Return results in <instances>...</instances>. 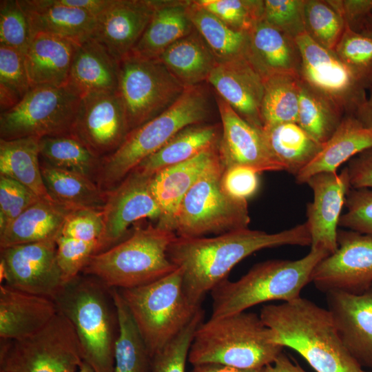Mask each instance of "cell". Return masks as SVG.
Listing matches in <instances>:
<instances>
[{
    "mask_svg": "<svg viewBox=\"0 0 372 372\" xmlns=\"http://www.w3.org/2000/svg\"><path fill=\"white\" fill-rule=\"evenodd\" d=\"M97 253V242H86L60 235L56 240V258L67 285L79 276L90 258Z\"/></svg>",
    "mask_w": 372,
    "mask_h": 372,
    "instance_id": "681fc988",
    "label": "cell"
},
{
    "mask_svg": "<svg viewBox=\"0 0 372 372\" xmlns=\"http://www.w3.org/2000/svg\"><path fill=\"white\" fill-rule=\"evenodd\" d=\"M218 147L163 168L152 176L151 191L161 211L158 227L175 232L176 217L181 201L206 168L219 156Z\"/></svg>",
    "mask_w": 372,
    "mask_h": 372,
    "instance_id": "603a6c76",
    "label": "cell"
},
{
    "mask_svg": "<svg viewBox=\"0 0 372 372\" xmlns=\"http://www.w3.org/2000/svg\"><path fill=\"white\" fill-rule=\"evenodd\" d=\"M32 38V29L19 0L0 1V45L25 53Z\"/></svg>",
    "mask_w": 372,
    "mask_h": 372,
    "instance_id": "7dc6e473",
    "label": "cell"
},
{
    "mask_svg": "<svg viewBox=\"0 0 372 372\" xmlns=\"http://www.w3.org/2000/svg\"><path fill=\"white\" fill-rule=\"evenodd\" d=\"M83 362L76 331L58 313L36 334L22 340H1L0 371L6 372L76 371Z\"/></svg>",
    "mask_w": 372,
    "mask_h": 372,
    "instance_id": "8fae6325",
    "label": "cell"
},
{
    "mask_svg": "<svg viewBox=\"0 0 372 372\" xmlns=\"http://www.w3.org/2000/svg\"><path fill=\"white\" fill-rule=\"evenodd\" d=\"M78 45L54 34H34L23 54L31 87L41 85H66Z\"/></svg>",
    "mask_w": 372,
    "mask_h": 372,
    "instance_id": "484cf974",
    "label": "cell"
},
{
    "mask_svg": "<svg viewBox=\"0 0 372 372\" xmlns=\"http://www.w3.org/2000/svg\"><path fill=\"white\" fill-rule=\"evenodd\" d=\"M39 151L40 159L48 164L82 174L96 182L102 158L72 133L40 138Z\"/></svg>",
    "mask_w": 372,
    "mask_h": 372,
    "instance_id": "f35d334b",
    "label": "cell"
},
{
    "mask_svg": "<svg viewBox=\"0 0 372 372\" xmlns=\"http://www.w3.org/2000/svg\"><path fill=\"white\" fill-rule=\"evenodd\" d=\"M81 96L68 85L32 87L0 114V139L41 138L71 134Z\"/></svg>",
    "mask_w": 372,
    "mask_h": 372,
    "instance_id": "30bf717a",
    "label": "cell"
},
{
    "mask_svg": "<svg viewBox=\"0 0 372 372\" xmlns=\"http://www.w3.org/2000/svg\"><path fill=\"white\" fill-rule=\"evenodd\" d=\"M109 291L118 322L114 372H150L152 358L120 291Z\"/></svg>",
    "mask_w": 372,
    "mask_h": 372,
    "instance_id": "8d00e7d4",
    "label": "cell"
},
{
    "mask_svg": "<svg viewBox=\"0 0 372 372\" xmlns=\"http://www.w3.org/2000/svg\"><path fill=\"white\" fill-rule=\"evenodd\" d=\"M273 342L300 354L316 372H364L338 333L331 313L302 298L260 309Z\"/></svg>",
    "mask_w": 372,
    "mask_h": 372,
    "instance_id": "7a4b0ae2",
    "label": "cell"
},
{
    "mask_svg": "<svg viewBox=\"0 0 372 372\" xmlns=\"http://www.w3.org/2000/svg\"><path fill=\"white\" fill-rule=\"evenodd\" d=\"M328 255L324 249L311 248L300 259L267 260L254 265L238 280H224L210 291V318L245 311L263 302L300 298L315 267Z\"/></svg>",
    "mask_w": 372,
    "mask_h": 372,
    "instance_id": "5b68a950",
    "label": "cell"
},
{
    "mask_svg": "<svg viewBox=\"0 0 372 372\" xmlns=\"http://www.w3.org/2000/svg\"><path fill=\"white\" fill-rule=\"evenodd\" d=\"M188 16L218 63L247 58L249 33L236 30L216 16L189 1ZM248 59V58H247Z\"/></svg>",
    "mask_w": 372,
    "mask_h": 372,
    "instance_id": "74e56055",
    "label": "cell"
},
{
    "mask_svg": "<svg viewBox=\"0 0 372 372\" xmlns=\"http://www.w3.org/2000/svg\"><path fill=\"white\" fill-rule=\"evenodd\" d=\"M222 129L206 123L189 125L170 139L135 169L153 176L158 171L189 160L207 149L219 146Z\"/></svg>",
    "mask_w": 372,
    "mask_h": 372,
    "instance_id": "1f68e13d",
    "label": "cell"
},
{
    "mask_svg": "<svg viewBox=\"0 0 372 372\" xmlns=\"http://www.w3.org/2000/svg\"><path fill=\"white\" fill-rule=\"evenodd\" d=\"M338 248L315 267L311 282L320 291L360 294L372 287V236L338 229Z\"/></svg>",
    "mask_w": 372,
    "mask_h": 372,
    "instance_id": "9a60e30c",
    "label": "cell"
},
{
    "mask_svg": "<svg viewBox=\"0 0 372 372\" xmlns=\"http://www.w3.org/2000/svg\"><path fill=\"white\" fill-rule=\"evenodd\" d=\"M209 114V96L202 87H186L169 107L130 131L114 152L102 158L96 183L103 190L110 191L177 133L205 123Z\"/></svg>",
    "mask_w": 372,
    "mask_h": 372,
    "instance_id": "277c9868",
    "label": "cell"
},
{
    "mask_svg": "<svg viewBox=\"0 0 372 372\" xmlns=\"http://www.w3.org/2000/svg\"><path fill=\"white\" fill-rule=\"evenodd\" d=\"M263 372H307L298 363H295L283 351L275 361L267 365Z\"/></svg>",
    "mask_w": 372,
    "mask_h": 372,
    "instance_id": "680465c9",
    "label": "cell"
},
{
    "mask_svg": "<svg viewBox=\"0 0 372 372\" xmlns=\"http://www.w3.org/2000/svg\"><path fill=\"white\" fill-rule=\"evenodd\" d=\"M31 88L24 54L11 48L0 45V112L18 104Z\"/></svg>",
    "mask_w": 372,
    "mask_h": 372,
    "instance_id": "7bdbcfd3",
    "label": "cell"
},
{
    "mask_svg": "<svg viewBox=\"0 0 372 372\" xmlns=\"http://www.w3.org/2000/svg\"><path fill=\"white\" fill-rule=\"evenodd\" d=\"M176 237L174 231L157 225L137 227L126 239L93 255L82 273L108 289H127L151 283L178 268L167 255Z\"/></svg>",
    "mask_w": 372,
    "mask_h": 372,
    "instance_id": "52a82bcc",
    "label": "cell"
},
{
    "mask_svg": "<svg viewBox=\"0 0 372 372\" xmlns=\"http://www.w3.org/2000/svg\"><path fill=\"white\" fill-rule=\"evenodd\" d=\"M200 308L189 323L152 358L150 372H185L186 361L196 329L203 321Z\"/></svg>",
    "mask_w": 372,
    "mask_h": 372,
    "instance_id": "bcb514c9",
    "label": "cell"
},
{
    "mask_svg": "<svg viewBox=\"0 0 372 372\" xmlns=\"http://www.w3.org/2000/svg\"><path fill=\"white\" fill-rule=\"evenodd\" d=\"M58 313L54 300L0 286V338L18 340L46 327Z\"/></svg>",
    "mask_w": 372,
    "mask_h": 372,
    "instance_id": "cb8c5ba5",
    "label": "cell"
},
{
    "mask_svg": "<svg viewBox=\"0 0 372 372\" xmlns=\"http://www.w3.org/2000/svg\"><path fill=\"white\" fill-rule=\"evenodd\" d=\"M65 6L87 12L96 18L109 6L111 0H59Z\"/></svg>",
    "mask_w": 372,
    "mask_h": 372,
    "instance_id": "6f0895ef",
    "label": "cell"
},
{
    "mask_svg": "<svg viewBox=\"0 0 372 372\" xmlns=\"http://www.w3.org/2000/svg\"><path fill=\"white\" fill-rule=\"evenodd\" d=\"M75 372H94L92 369L83 362Z\"/></svg>",
    "mask_w": 372,
    "mask_h": 372,
    "instance_id": "6125c7cd",
    "label": "cell"
},
{
    "mask_svg": "<svg viewBox=\"0 0 372 372\" xmlns=\"http://www.w3.org/2000/svg\"><path fill=\"white\" fill-rule=\"evenodd\" d=\"M56 240L1 249V282L54 300L66 285L57 262Z\"/></svg>",
    "mask_w": 372,
    "mask_h": 372,
    "instance_id": "5bb4252c",
    "label": "cell"
},
{
    "mask_svg": "<svg viewBox=\"0 0 372 372\" xmlns=\"http://www.w3.org/2000/svg\"><path fill=\"white\" fill-rule=\"evenodd\" d=\"M103 228L102 211L79 209L67 216L61 235L86 242H97Z\"/></svg>",
    "mask_w": 372,
    "mask_h": 372,
    "instance_id": "f5cc1de1",
    "label": "cell"
},
{
    "mask_svg": "<svg viewBox=\"0 0 372 372\" xmlns=\"http://www.w3.org/2000/svg\"><path fill=\"white\" fill-rule=\"evenodd\" d=\"M155 6L156 0H111L96 18L92 38L119 62L140 40Z\"/></svg>",
    "mask_w": 372,
    "mask_h": 372,
    "instance_id": "44dd1931",
    "label": "cell"
},
{
    "mask_svg": "<svg viewBox=\"0 0 372 372\" xmlns=\"http://www.w3.org/2000/svg\"><path fill=\"white\" fill-rule=\"evenodd\" d=\"M325 294L345 348L362 368L372 369V287L360 294L340 291Z\"/></svg>",
    "mask_w": 372,
    "mask_h": 372,
    "instance_id": "ffe728a7",
    "label": "cell"
},
{
    "mask_svg": "<svg viewBox=\"0 0 372 372\" xmlns=\"http://www.w3.org/2000/svg\"><path fill=\"white\" fill-rule=\"evenodd\" d=\"M43 200L17 180L0 175V234L26 209Z\"/></svg>",
    "mask_w": 372,
    "mask_h": 372,
    "instance_id": "f907efd6",
    "label": "cell"
},
{
    "mask_svg": "<svg viewBox=\"0 0 372 372\" xmlns=\"http://www.w3.org/2000/svg\"><path fill=\"white\" fill-rule=\"evenodd\" d=\"M262 134L273 156L285 171L295 176L315 158L323 147L296 122L264 127Z\"/></svg>",
    "mask_w": 372,
    "mask_h": 372,
    "instance_id": "e575fe53",
    "label": "cell"
},
{
    "mask_svg": "<svg viewBox=\"0 0 372 372\" xmlns=\"http://www.w3.org/2000/svg\"><path fill=\"white\" fill-rule=\"evenodd\" d=\"M264 368L243 369L218 363H203L193 365L189 372H263Z\"/></svg>",
    "mask_w": 372,
    "mask_h": 372,
    "instance_id": "91938a15",
    "label": "cell"
},
{
    "mask_svg": "<svg viewBox=\"0 0 372 372\" xmlns=\"http://www.w3.org/2000/svg\"><path fill=\"white\" fill-rule=\"evenodd\" d=\"M40 161L45 188L55 203L71 211L103 210L107 192L96 182L82 174L54 167L41 159Z\"/></svg>",
    "mask_w": 372,
    "mask_h": 372,
    "instance_id": "836d02e7",
    "label": "cell"
},
{
    "mask_svg": "<svg viewBox=\"0 0 372 372\" xmlns=\"http://www.w3.org/2000/svg\"><path fill=\"white\" fill-rule=\"evenodd\" d=\"M119 62L93 38L78 45L67 85L81 97L118 92Z\"/></svg>",
    "mask_w": 372,
    "mask_h": 372,
    "instance_id": "83f0119b",
    "label": "cell"
},
{
    "mask_svg": "<svg viewBox=\"0 0 372 372\" xmlns=\"http://www.w3.org/2000/svg\"><path fill=\"white\" fill-rule=\"evenodd\" d=\"M216 100L222 125L218 154L224 167L245 166L259 174L285 171L270 152L262 130L244 120L218 94Z\"/></svg>",
    "mask_w": 372,
    "mask_h": 372,
    "instance_id": "d6986e66",
    "label": "cell"
},
{
    "mask_svg": "<svg viewBox=\"0 0 372 372\" xmlns=\"http://www.w3.org/2000/svg\"><path fill=\"white\" fill-rule=\"evenodd\" d=\"M207 81L240 116L262 130L264 79L247 58L218 63Z\"/></svg>",
    "mask_w": 372,
    "mask_h": 372,
    "instance_id": "7402d4cb",
    "label": "cell"
},
{
    "mask_svg": "<svg viewBox=\"0 0 372 372\" xmlns=\"http://www.w3.org/2000/svg\"><path fill=\"white\" fill-rule=\"evenodd\" d=\"M68 372H75V371H68Z\"/></svg>",
    "mask_w": 372,
    "mask_h": 372,
    "instance_id": "003e7915",
    "label": "cell"
},
{
    "mask_svg": "<svg viewBox=\"0 0 372 372\" xmlns=\"http://www.w3.org/2000/svg\"><path fill=\"white\" fill-rule=\"evenodd\" d=\"M158 59L185 88L207 81L218 64L196 29L167 48Z\"/></svg>",
    "mask_w": 372,
    "mask_h": 372,
    "instance_id": "d6a6232c",
    "label": "cell"
},
{
    "mask_svg": "<svg viewBox=\"0 0 372 372\" xmlns=\"http://www.w3.org/2000/svg\"><path fill=\"white\" fill-rule=\"evenodd\" d=\"M247 58L263 79L278 74L300 76L302 59L296 39L264 20L249 32Z\"/></svg>",
    "mask_w": 372,
    "mask_h": 372,
    "instance_id": "d4e9b609",
    "label": "cell"
},
{
    "mask_svg": "<svg viewBox=\"0 0 372 372\" xmlns=\"http://www.w3.org/2000/svg\"><path fill=\"white\" fill-rule=\"evenodd\" d=\"M0 372H6V371H0Z\"/></svg>",
    "mask_w": 372,
    "mask_h": 372,
    "instance_id": "03108f58",
    "label": "cell"
},
{
    "mask_svg": "<svg viewBox=\"0 0 372 372\" xmlns=\"http://www.w3.org/2000/svg\"><path fill=\"white\" fill-rule=\"evenodd\" d=\"M30 21L32 37L47 33L81 44L91 38L96 18L83 10L59 0H19Z\"/></svg>",
    "mask_w": 372,
    "mask_h": 372,
    "instance_id": "4316f807",
    "label": "cell"
},
{
    "mask_svg": "<svg viewBox=\"0 0 372 372\" xmlns=\"http://www.w3.org/2000/svg\"><path fill=\"white\" fill-rule=\"evenodd\" d=\"M301 54L300 79L332 101L344 115H353L366 99V87L334 51L304 32L296 39Z\"/></svg>",
    "mask_w": 372,
    "mask_h": 372,
    "instance_id": "4fadbf2b",
    "label": "cell"
},
{
    "mask_svg": "<svg viewBox=\"0 0 372 372\" xmlns=\"http://www.w3.org/2000/svg\"><path fill=\"white\" fill-rule=\"evenodd\" d=\"M231 28L249 33L263 19L264 0H194Z\"/></svg>",
    "mask_w": 372,
    "mask_h": 372,
    "instance_id": "f6af8a7d",
    "label": "cell"
},
{
    "mask_svg": "<svg viewBox=\"0 0 372 372\" xmlns=\"http://www.w3.org/2000/svg\"><path fill=\"white\" fill-rule=\"evenodd\" d=\"M334 52L369 90L372 86V29L355 31L345 25Z\"/></svg>",
    "mask_w": 372,
    "mask_h": 372,
    "instance_id": "b9f144b4",
    "label": "cell"
},
{
    "mask_svg": "<svg viewBox=\"0 0 372 372\" xmlns=\"http://www.w3.org/2000/svg\"><path fill=\"white\" fill-rule=\"evenodd\" d=\"M300 78L278 74L264 79L261 118L264 127L298 121Z\"/></svg>",
    "mask_w": 372,
    "mask_h": 372,
    "instance_id": "ab89813d",
    "label": "cell"
},
{
    "mask_svg": "<svg viewBox=\"0 0 372 372\" xmlns=\"http://www.w3.org/2000/svg\"><path fill=\"white\" fill-rule=\"evenodd\" d=\"M364 372H372V371H365Z\"/></svg>",
    "mask_w": 372,
    "mask_h": 372,
    "instance_id": "e7e4bbea",
    "label": "cell"
},
{
    "mask_svg": "<svg viewBox=\"0 0 372 372\" xmlns=\"http://www.w3.org/2000/svg\"><path fill=\"white\" fill-rule=\"evenodd\" d=\"M346 25L355 31L368 28L372 20V0H327Z\"/></svg>",
    "mask_w": 372,
    "mask_h": 372,
    "instance_id": "11a10c76",
    "label": "cell"
},
{
    "mask_svg": "<svg viewBox=\"0 0 372 372\" xmlns=\"http://www.w3.org/2000/svg\"><path fill=\"white\" fill-rule=\"evenodd\" d=\"M260 315L246 311L202 322L190 345L192 365L218 363L243 369H262L283 351Z\"/></svg>",
    "mask_w": 372,
    "mask_h": 372,
    "instance_id": "3957f363",
    "label": "cell"
},
{
    "mask_svg": "<svg viewBox=\"0 0 372 372\" xmlns=\"http://www.w3.org/2000/svg\"><path fill=\"white\" fill-rule=\"evenodd\" d=\"M344 116L332 101L300 79L297 123L312 137L325 143Z\"/></svg>",
    "mask_w": 372,
    "mask_h": 372,
    "instance_id": "60d3db41",
    "label": "cell"
},
{
    "mask_svg": "<svg viewBox=\"0 0 372 372\" xmlns=\"http://www.w3.org/2000/svg\"><path fill=\"white\" fill-rule=\"evenodd\" d=\"M307 223L277 233L249 228L207 238L177 236L167 255L183 270L184 292L191 304L201 307L206 294L227 276L239 262L256 251L284 245L311 246Z\"/></svg>",
    "mask_w": 372,
    "mask_h": 372,
    "instance_id": "6da1fadb",
    "label": "cell"
},
{
    "mask_svg": "<svg viewBox=\"0 0 372 372\" xmlns=\"http://www.w3.org/2000/svg\"><path fill=\"white\" fill-rule=\"evenodd\" d=\"M224 169L218 156L186 194L176 217L177 236L219 235L248 228L250 216L247 201L230 197L221 187Z\"/></svg>",
    "mask_w": 372,
    "mask_h": 372,
    "instance_id": "9c48e42d",
    "label": "cell"
},
{
    "mask_svg": "<svg viewBox=\"0 0 372 372\" xmlns=\"http://www.w3.org/2000/svg\"><path fill=\"white\" fill-rule=\"evenodd\" d=\"M369 95L357 110L354 116L364 126L372 129V86L369 89Z\"/></svg>",
    "mask_w": 372,
    "mask_h": 372,
    "instance_id": "94428289",
    "label": "cell"
},
{
    "mask_svg": "<svg viewBox=\"0 0 372 372\" xmlns=\"http://www.w3.org/2000/svg\"><path fill=\"white\" fill-rule=\"evenodd\" d=\"M259 174L254 169L245 166L225 167L221 177V187L230 197L247 201L258 189Z\"/></svg>",
    "mask_w": 372,
    "mask_h": 372,
    "instance_id": "db71d44e",
    "label": "cell"
},
{
    "mask_svg": "<svg viewBox=\"0 0 372 372\" xmlns=\"http://www.w3.org/2000/svg\"><path fill=\"white\" fill-rule=\"evenodd\" d=\"M71 211L45 200L33 204L0 234V249L58 238Z\"/></svg>",
    "mask_w": 372,
    "mask_h": 372,
    "instance_id": "4dcf8cb0",
    "label": "cell"
},
{
    "mask_svg": "<svg viewBox=\"0 0 372 372\" xmlns=\"http://www.w3.org/2000/svg\"><path fill=\"white\" fill-rule=\"evenodd\" d=\"M346 167L351 187L372 189V147L353 157Z\"/></svg>",
    "mask_w": 372,
    "mask_h": 372,
    "instance_id": "9f6ffc18",
    "label": "cell"
},
{
    "mask_svg": "<svg viewBox=\"0 0 372 372\" xmlns=\"http://www.w3.org/2000/svg\"><path fill=\"white\" fill-rule=\"evenodd\" d=\"M54 300L76 331L83 362L94 372H114L118 322L109 289L79 275Z\"/></svg>",
    "mask_w": 372,
    "mask_h": 372,
    "instance_id": "8992f818",
    "label": "cell"
},
{
    "mask_svg": "<svg viewBox=\"0 0 372 372\" xmlns=\"http://www.w3.org/2000/svg\"><path fill=\"white\" fill-rule=\"evenodd\" d=\"M189 1L156 0V6L145 30L132 54L158 59L170 45L194 30L188 16Z\"/></svg>",
    "mask_w": 372,
    "mask_h": 372,
    "instance_id": "f546056e",
    "label": "cell"
},
{
    "mask_svg": "<svg viewBox=\"0 0 372 372\" xmlns=\"http://www.w3.org/2000/svg\"><path fill=\"white\" fill-rule=\"evenodd\" d=\"M367 29H372V20L371 21V22L369 23V26H368V28Z\"/></svg>",
    "mask_w": 372,
    "mask_h": 372,
    "instance_id": "be15d7a7",
    "label": "cell"
},
{
    "mask_svg": "<svg viewBox=\"0 0 372 372\" xmlns=\"http://www.w3.org/2000/svg\"><path fill=\"white\" fill-rule=\"evenodd\" d=\"M306 183L313 195L307 207L306 223L311 235V248L322 249L331 254L338 248V227L351 188L347 168L345 167L339 174H316Z\"/></svg>",
    "mask_w": 372,
    "mask_h": 372,
    "instance_id": "ac0fdd59",
    "label": "cell"
},
{
    "mask_svg": "<svg viewBox=\"0 0 372 372\" xmlns=\"http://www.w3.org/2000/svg\"><path fill=\"white\" fill-rule=\"evenodd\" d=\"M347 211L339 226L372 236V189L351 187L346 196Z\"/></svg>",
    "mask_w": 372,
    "mask_h": 372,
    "instance_id": "816d5d0a",
    "label": "cell"
},
{
    "mask_svg": "<svg viewBox=\"0 0 372 372\" xmlns=\"http://www.w3.org/2000/svg\"><path fill=\"white\" fill-rule=\"evenodd\" d=\"M39 139H0V175L17 180L40 198L55 203L45 188L41 174Z\"/></svg>",
    "mask_w": 372,
    "mask_h": 372,
    "instance_id": "d590c367",
    "label": "cell"
},
{
    "mask_svg": "<svg viewBox=\"0 0 372 372\" xmlns=\"http://www.w3.org/2000/svg\"><path fill=\"white\" fill-rule=\"evenodd\" d=\"M185 90L158 59L130 53L119 61L118 94L130 132L166 110Z\"/></svg>",
    "mask_w": 372,
    "mask_h": 372,
    "instance_id": "7c38bea8",
    "label": "cell"
},
{
    "mask_svg": "<svg viewBox=\"0 0 372 372\" xmlns=\"http://www.w3.org/2000/svg\"><path fill=\"white\" fill-rule=\"evenodd\" d=\"M306 33L317 43L334 51L345 28L338 12L327 0H305Z\"/></svg>",
    "mask_w": 372,
    "mask_h": 372,
    "instance_id": "ee69618b",
    "label": "cell"
},
{
    "mask_svg": "<svg viewBox=\"0 0 372 372\" xmlns=\"http://www.w3.org/2000/svg\"><path fill=\"white\" fill-rule=\"evenodd\" d=\"M371 147L372 129L364 126L354 116L346 115L318 154L295 176L296 183H306L318 173L336 172L342 164Z\"/></svg>",
    "mask_w": 372,
    "mask_h": 372,
    "instance_id": "f1b7e54d",
    "label": "cell"
},
{
    "mask_svg": "<svg viewBox=\"0 0 372 372\" xmlns=\"http://www.w3.org/2000/svg\"><path fill=\"white\" fill-rule=\"evenodd\" d=\"M152 177L134 169L107 192L102 210L103 228L96 254L122 241L134 222L143 218H160L161 211L151 191Z\"/></svg>",
    "mask_w": 372,
    "mask_h": 372,
    "instance_id": "2e32d148",
    "label": "cell"
},
{
    "mask_svg": "<svg viewBox=\"0 0 372 372\" xmlns=\"http://www.w3.org/2000/svg\"><path fill=\"white\" fill-rule=\"evenodd\" d=\"M304 1L264 0L262 20L296 39L306 32Z\"/></svg>",
    "mask_w": 372,
    "mask_h": 372,
    "instance_id": "c3c4849f",
    "label": "cell"
},
{
    "mask_svg": "<svg viewBox=\"0 0 372 372\" xmlns=\"http://www.w3.org/2000/svg\"><path fill=\"white\" fill-rule=\"evenodd\" d=\"M130 132L121 99L115 93H93L81 97L72 134L94 154L114 152Z\"/></svg>",
    "mask_w": 372,
    "mask_h": 372,
    "instance_id": "e0dca14e",
    "label": "cell"
},
{
    "mask_svg": "<svg viewBox=\"0 0 372 372\" xmlns=\"http://www.w3.org/2000/svg\"><path fill=\"white\" fill-rule=\"evenodd\" d=\"M118 290L151 358L173 340L202 308L188 300L180 267L151 283Z\"/></svg>",
    "mask_w": 372,
    "mask_h": 372,
    "instance_id": "ba28073f",
    "label": "cell"
}]
</instances>
